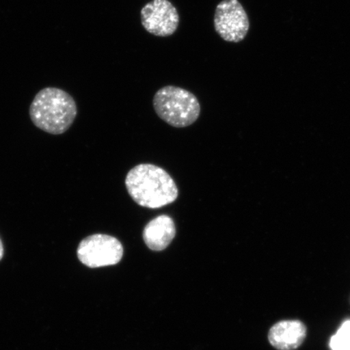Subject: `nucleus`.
<instances>
[{
	"label": "nucleus",
	"instance_id": "7",
	"mask_svg": "<svg viewBox=\"0 0 350 350\" xmlns=\"http://www.w3.org/2000/svg\"><path fill=\"white\" fill-rule=\"evenodd\" d=\"M306 328L299 321H284L275 323L269 332V340L278 350H294L306 338Z\"/></svg>",
	"mask_w": 350,
	"mask_h": 350
},
{
	"label": "nucleus",
	"instance_id": "2",
	"mask_svg": "<svg viewBox=\"0 0 350 350\" xmlns=\"http://www.w3.org/2000/svg\"><path fill=\"white\" fill-rule=\"evenodd\" d=\"M33 124L52 135L66 133L77 116L75 100L58 88L48 87L39 91L29 108Z\"/></svg>",
	"mask_w": 350,
	"mask_h": 350
},
{
	"label": "nucleus",
	"instance_id": "3",
	"mask_svg": "<svg viewBox=\"0 0 350 350\" xmlns=\"http://www.w3.org/2000/svg\"><path fill=\"white\" fill-rule=\"evenodd\" d=\"M152 104L160 119L174 128L193 124L200 115V104L196 96L176 86L161 88L154 95Z\"/></svg>",
	"mask_w": 350,
	"mask_h": 350
},
{
	"label": "nucleus",
	"instance_id": "10",
	"mask_svg": "<svg viewBox=\"0 0 350 350\" xmlns=\"http://www.w3.org/2000/svg\"><path fill=\"white\" fill-rule=\"evenodd\" d=\"M3 254H4L3 244L1 239H0V260H1L3 259Z\"/></svg>",
	"mask_w": 350,
	"mask_h": 350
},
{
	"label": "nucleus",
	"instance_id": "8",
	"mask_svg": "<svg viewBox=\"0 0 350 350\" xmlns=\"http://www.w3.org/2000/svg\"><path fill=\"white\" fill-rule=\"evenodd\" d=\"M176 228L172 217L165 214L152 219L143 230V239L152 251L161 252L172 243Z\"/></svg>",
	"mask_w": 350,
	"mask_h": 350
},
{
	"label": "nucleus",
	"instance_id": "5",
	"mask_svg": "<svg viewBox=\"0 0 350 350\" xmlns=\"http://www.w3.org/2000/svg\"><path fill=\"white\" fill-rule=\"evenodd\" d=\"M214 28L223 40L238 43L246 38L250 21L239 0H222L214 14Z\"/></svg>",
	"mask_w": 350,
	"mask_h": 350
},
{
	"label": "nucleus",
	"instance_id": "6",
	"mask_svg": "<svg viewBox=\"0 0 350 350\" xmlns=\"http://www.w3.org/2000/svg\"><path fill=\"white\" fill-rule=\"evenodd\" d=\"M141 16L144 29L157 37L172 36L178 27V12L169 0H152L142 8Z\"/></svg>",
	"mask_w": 350,
	"mask_h": 350
},
{
	"label": "nucleus",
	"instance_id": "1",
	"mask_svg": "<svg viewBox=\"0 0 350 350\" xmlns=\"http://www.w3.org/2000/svg\"><path fill=\"white\" fill-rule=\"evenodd\" d=\"M125 185L135 203L144 208H159L177 200L174 179L163 168L152 164L135 166L126 175Z\"/></svg>",
	"mask_w": 350,
	"mask_h": 350
},
{
	"label": "nucleus",
	"instance_id": "4",
	"mask_svg": "<svg viewBox=\"0 0 350 350\" xmlns=\"http://www.w3.org/2000/svg\"><path fill=\"white\" fill-rule=\"evenodd\" d=\"M122 256L124 247L120 240L107 234L90 235L77 248L78 259L91 269L117 265Z\"/></svg>",
	"mask_w": 350,
	"mask_h": 350
},
{
	"label": "nucleus",
	"instance_id": "9",
	"mask_svg": "<svg viewBox=\"0 0 350 350\" xmlns=\"http://www.w3.org/2000/svg\"><path fill=\"white\" fill-rule=\"evenodd\" d=\"M332 350H350V321L345 322L330 341Z\"/></svg>",
	"mask_w": 350,
	"mask_h": 350
}]
</instances>
